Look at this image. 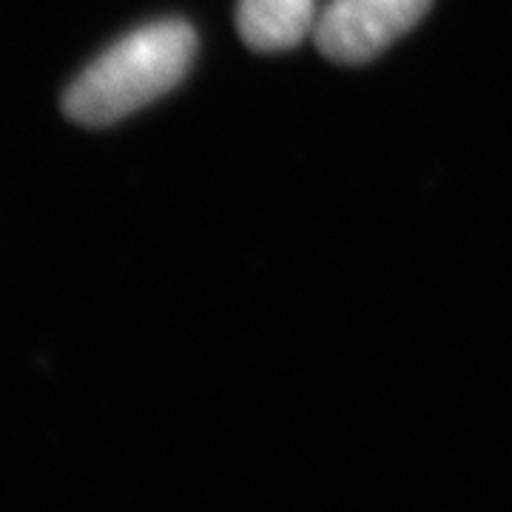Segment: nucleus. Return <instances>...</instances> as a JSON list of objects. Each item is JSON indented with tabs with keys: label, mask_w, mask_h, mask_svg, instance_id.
I'll return each instance as SVG.
<instances>
[{
	"label": "nucleus",
	"mask_w": 512,
	"mask_h": 512,
	"mask_svg": "<svg viewBox=\"0 0 512 512\" xmlns=\"http://www.w3.org/2000/svg\"><path fill=\"white\" fill-rule=\"evenodd\" d=\"M197 55L185 20H154L97 55L66 89L63 111L74 123L103 128L180 86Z\"/></svg>",
	"instance_id": "1"
},
{
	"label": "nucleus",
	"mask_w": 512,
	"mask_h": 512,
	"mask_svg": "<svg viewBox=\"0 0 512 512\" xmlns=\"http://www.w3.org/2000/svg\"><path fill=\"white\" fill-rule=\"evenodd\" d=\"M237 29L256 52H288L316 29L313 0H239Z\"/></svg>",
	"instance_id": "3"
},
{
	"label": "nucleus",
	"mask_w": 512,
	"mask_h": 512,
	"mask_svg": "<svg viewBox=\"0 0 512 512\" xmlns=\"http://www.w3.org/2000/svg\"><path fill=\"white\" fill-rule=\"evenodd\" d=\"M433 0H330L316 20V46L336 63H367L419 23Z\"/></svg>",
	"instance_id": "2"
}]
</instances>
